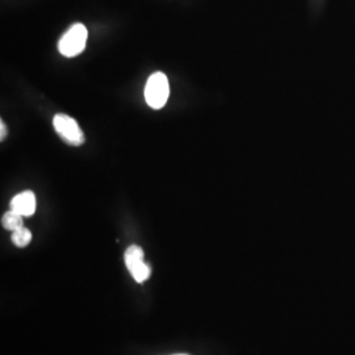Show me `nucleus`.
Wrapping results in <instances>:
<instances>
[{
    "mask_svg": "<svg viewBox=\"0 0 355 355\" xmlns=\"http://www.w3.org/2000/svg\"><path fill=\"white\" fill-rule=\"evenodd\" d=\"M170 95V86L167 76L158 71L149 76L145 87V101L153 110H161L166 105Z\"/></svg>",
    "mask_w": 355,
    "mask_h": 355,
    "instance_id": "nucleus-1",
    "label": "nucleus"
},
{
    "mask_svg": "<svg viewBox=\"0 0 355 355\" xmlns=\"http://www.w3.org/2000/svg\"><path fill=\"white\" fill-rule=\"evenodd\" d=\"M89 32L83 24H74L58 42V51L64 57H76L86 49Z\"/></svg>",
    "mask_w": 355,
    "mask_h": 355,
    "instance_id": "nucleus-2",
    "label": "nucleus"
},
{
    "mask_svg": "<svg viewBox=\"0 0 355 355\" xmlns=\"http://www.w3.org/2000/svg\"><path fill=\"white\" fill-rule=\"evenodd\" d=\"M53 125L58 136L71 146H80L85 142V135L76 120L69 114H57L53 119Z\"/></svg>",
    "mask_w": 355,
    "mask_h": 355,
    "instance_id": "nucleus-3",
    "label": "nucleus"
},
{
    "mask_svg": "<svg viewBox=\"0 0 355 355\" xmlns=\"http://www.w3.org/2000/svg\"><path fill=\"white\" fill-rule=\"evenodd\" d=\"M125 266L137 283H142L152 274V267L144 262V250L137 245H132L124 254Z\"/></svg>",
    "mask_w": 355,
    "mask_h": 355,
    "instance_id": "nucleus-4",
    "label": "nucleus"
},
{
    "mask_svg": "<svg viewBox=\"0 0 355 355\" xmlns=\"http://www.w3.org/2000/svg\"><path fill=\"white\" fill-rule=\"evenodd\" d=\"M11 209L24 217L33 215L36 211V196L32 191H24L11 200Z\"/></svg>",
    "mask_w": 355,
    "mask_h": 355,
    "instance_id": "nucleus-5",
    "label": "nucleus"
},
{
    "mask_svg": "<svg viewBox=\"0 0 355 355\" xmlns=\"http://www.w3.org/2000/svg\"><path fill=\"white\" fill-rule=\"evenodd\" d=\"M23 217L24 216H21L11 209V211L6 212L1 217V225L7 230L15 232L17 229L23 228Z\"/></svg>",
    "mask_w": 355,
    "mask_h": 355,
    "instance_id": "nucleus-6",
    "label": "nucleus"
},
{
    "mask_svg": "<svg viewBox=\"0 0 355 355\" xmlns=\"http://www.w3.org/2000/svg\"><path fill=\"white\" fill-rule=\"evenodd\" d=\"M32 241V233L29 229L20 228L12 232V242L17 248H26Z\"/></svg>",
    "mask_w": 355,
    "mask_h": 355,
    "instance_id": "nucleus-7",
    "label": "nucleus"
},
{
    "mask_svg": "<svg viewBox=\"0 0 355 355\" xmlns=\"http://www.w3.org/2000/svg\"><path fill=\"white\" fill-rule=\"evenodd\" d=\"M6 136H7V127L4 125V121L1 120V123H0V140H4Z\"/></svg>",
    "mask_w": 355,
    "mask_h": 355,
    "instance_id": "nucleus-8",
    "label": "nucleus"
},
{
    "mask_svg": "<svg viewBox=\"0 0 355 355\" xmlns=\"http://www.w3.org/2000/svg\"><path fill=\"white\" fill-rule=\"evenodd\" d=\"M178 355H184V354H178Z\"/></svg>",
    "mask_w": 355,
    "mask_h": 355,
    "instance_id": "nucleus-9",
    "label": "nucleus"
}]
</instances>
